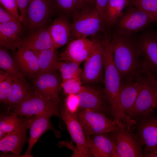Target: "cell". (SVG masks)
Returning a JSON list of instances; mask_svg holds the SVG:
<instances>
[{
  "instance_id": "cell-1",
  "label": "cell",
  "mask_w": 157,
  "mask_h": 157,
  "mask_svg": "<svg viewBox=\"0 0 157 157\" xmlns=\"http://www.w3.org/2000/svg\"><path fill=\"white\" fill-rule=\"evenodd\" d=\"M110 44L122 82L135 81L144 74L140 55L132 35L115 32L110 38Z\"/></svg>"
},
{
  "instance_id": "cell-2",
  "label": "cell",
  "mask_w": 157,
  "mask_h": 157,
  "mask_svg": "<svg viewBox=\"0 0 157 157\" xmlns=\"http://www.w3.org/2000/svg\"><path fill=\"white\" fill-rule=\"evenodd\" d=\"M142 76L135 81L122 82L115 107L111 113L114 121L121 128L131 129L137 125L136 121L131 119L129 115L140 90Z\"/></svg>"
},
{
  "instance_id": "cell-3",
  "label": "cell",
  "mask_w": 157,
  "mask_h": 157,
  "mask_svg": "<svg viewBox=\"0 0 157 157\" xmlns=\"http://www.w3.org/2000/svg\"><path fill=\"white\" fill-rule=\"evenodd\" d=\"M72 17L71 38L74 39L94 35L106 27L95 6L86 4Z\"/></svg>"
},
{
  "instance_id": "cell-4",
  "label": "cell",
  "mask_w": 157,
  "mask_h": 157,
  "mask_svg": "<svg viewBox=\"0 0 157 157\" xmlns=\"http://www.w3.org/2000/svg\"><path fill=\"white\" fill-rule=\"evenodd\" d=\"M103 92L111 112L113 110L120 89L122 81L118 70L115 65L110 44V37L104 38Z\"/></svg>"
},
{
  "instance_id": "cell-5",
  "label": "cell",
  "mask_w": 157,
  "mask_h": 157,
  "mask_svg": "<svg viewBox=\"0 0 157 157\" xmlns=\"http://www.w3.org/2000/svg\"><path fill=\"white\" fill-rule=\"evenodd\" d=\"M13 109L10 114L27 117L45 114L61 116L59 102L46 99L33 90L29 96Z\"/></svg>"
},
{
  "instance_id": "cell-6",
  "label": "cell",
  "mask_w": 157,
  "mask_h": 157,
  "mask_svg": "<svg viewBox=\"0 0 157 157\" xmlns=\"http://www.w3.org/2000/svg\"><path fill=\"white\" fill-rule=\"evenodd\" d=\"M105 114L89 109H79L77 116L85 135L110 133L124 129L119 127Z\"/></svg>"
},
{
  "instance_id": "cell-7",
  "label": "cell",
  "mask_w": 157,
  "mask_h": 157,
  "mask_svg": "<svg viewBox=\"0 0 157 157\" xmlns=\"http://www.w3.org/2000/svg\"><path fill=\"white\" fill-rule=\"evenodd\" d=\"M154 21L156 19L152 15L129 5L115 24V32L132 35Z\"/></svg>"
},
{
  "instance_id": "cell-8",
  "label": "cell",
  "mask_w": 157,
  "mask_h": 157,
  "mask_svg": "<svg viewBox=\"0 0 157 157\" xmlns=\"http://www.w3.org/2000/svg\"><path fill=\"white\" fill-rule=\"evenodd\" d=\"M54 8L51 0H30L24 27L29 33L46 26Z\"/></svg>"
},
{
  "instance_id": "cell-9",
  "label": "cell",
  "mask_w": 157,
  "mask_h": 157,
  "mask_svg": "<svg viewBox=\"0 0 157 157\" xmlns=\"http://www.w3.org/2000/svg\"><path fill=\"white\" fill-rule=\"evenodd\" d=\"M155 94L152 82L144 73L142 77L140 90L131 110L130 118H139L146 115L155 108Z\"/></svg>"
},
{
  "instance_id": "cell-10",
  "label": "cell",
  "mask_w": 157,
  "mask_h": 157,
  "mask_svg": "<svg viewBox=\"0 0 157 157\" xmlns=\"http://www.w3.org/2000/svg\"><path fill=\"white\" fill-rule=\"evenodd\" d=\"M104 38L97 39L96 46L84 62L81 80L85 83L97 82L104 79Z\"/></svg>"
},
{
  "instance_id": "cell-11",
  "label": "cell",
  "mask_w": 157,
  "mask_h": 157,
  "mask_svg": "<svg viewBox=\"0 0 157 157\" xmlns=\"http://www.w3.org/2000/svg\"><path fill=\"white\" fill-rule=\"evenodd\" d=\"M116 146L118 157H143V145L131 129H123L110 133Z\"/></svg>"
},
{
  "instance_id": "cell-12",
  "label": "cell",
  "mask_w": 157,
  "mask_h": 157,
  "mask_svg": "<svg viewBox=\"0 0 157 157\" xmlns=\"http://www.w3.org/2000/svg\"><path fill=\"white\" fill-rule=\"evenodd\" d=\"M61 117L65 123L72 140L76 145L75 157H90L92 156L88 147L85 135L79 122L77 113L71 114L63 108Z\"/></svg>"
},
{
  "instance_id": "cell-13",
  "label": "cell",
  "mask_w": 157,
  "mask_h": 157,
  "mask_svg": "<svg viewBox=\"0 0 157 157\" xmlns=\"http://www.w3.org/2000/svg\"><path fill=\"white\" fill-rule=\"evenodd\" d=\"M55 71L39 72L33 77V90L46 99L59 102L62 82Z\"/></svg>"
},
{
  "instance_id": "cell-14",
  "label": "cell",
  "mask_w": 157,
  "mask_h": 157,
  "mask_svg": "<svg viewBox=\"0 0 157 157\" xmlns=\"http://www.w3.org/2000/svg\"><path fill=\"white\" fill-rule=\"evenodd\" d=\"M97 39L91 40L87 38L73 39L60 55V60L72 61L80 64L84 62L95 49Z\"/></svg>"
},
{
  "instance_id": "cell-15",
  "label": "cell",
  "mask_w": 157,
  "mask_h": 157,
  "mask_svg": "<svg viewBox=\"0 0 157 157\" xmlns=\"http://www.w3.org/2000/svg\"><path fill=\"white\" fill-rule=\"evenodd\" d=\"M142 61L150 72L157 76V38L154 34L144 33L135 39Z\"/></svg>"
},
{
  "instance_id": "cell-16",
  "label": "cell",
  "mask_w": 157,
  "mask_h": 157,
  "mask_svg": "<svg viewBox=\"0 0 157 157\" xmlns=\"http://www.w3.org/2000/svg\"><path fill=\"white\" fill-rule=\"evenodd\" d=\"M136 125V134L144 146V157H157V119L144 120Z\"/></svg>"
},
{
  "instance_id": "cell-17",
  "label": "cell",
  "mask_w": 157,
  "mask_h": 157,
  "mask_svg": "<svg viewBox=\"0 0 157 157\" xmlns=\"http://www.w3.org/2000/svg\"><path fill=\"white\" fill-rule=\"evenodd\" d=\"M88 149L95 157H118L116 146L110 133L85 135Z\"/></svg>"
},
{
  "instance_id": "cell-18",
  "label": "cell",
  "mask_w": 157,
  "mask_h": 157,
  "mask_svg": "<svg viewBox=\"0 0 157 157\" xmlns=\"http://www.w3.org/2000/svg\"><path fill=\"white\" fill-rule=\"evenodd\" d=\"M25 30L23 25L18 21L0 23L1 46L9 49L15 53L25 36Z\"/></svg>"
},
{
  "instance_id": "cell-19",
  "label": "cell",
  "mask_w": 157,
  "mask_h": 157,
  "mask_svg": "<svg viewBox=\"0 0 157 157\" xmlns=\"http://www.w3.org/2000/svg\"><path fill=\"white\" fill-rule=\"evenodd\" d=\"M29 117L22 121L15 129L7 133L0 140L1 151L5 153L10 151L17 156L20 155L23 145L27 140V131Z\"/></svg>"
},
{
  "instance_id": "cell-20",
  "label": "cell",
  "mask_w": 157,
  "mask_h": 157,
  "mask_svg": "<svg viewBox=\"0 0 157 157\" xmlns=\"http://www.w3.org/2000/svg\"><path fill=\"white\" fill-rule=\"evenodd\" d=\"M77 95L79 99V109L92 110L105 114L111 113L103 90L85 86V90Z\"/></svg>"
},
{
  "instance_id": "cell-21",
  "label": "cell",
  "mask_w": 157,
  "mask_h": 157,
  "mask_svg": "<svg viewBox=\"0 0 157 157\" xmlns=\"http://www.w3.org/2000/svg\"><path fill=\"white\" fill-rule=\"evenodd\" d=\"M49 26L43 27L29 33L24 37L19 47L27 48L36 54L45 49L55 48Z\"/></svg>"
},
{
  "instance_id": "cell-22",
  "label": "cell",
  "mask_w": 157,
  "mask_h": 157,
  "mask_svg": "<svg viewBox=\"0 0 157 157\" xmlns=\"http://www.w3.org/2000/svg\"><path fill=\"white\" fill-rule=\"evenodd\" d=\"M53 116L48 114H42L30 117L28 129L30 130V137L27 149L23 155L31 157L33 147L40 137L46 131L53 129L50 118Z\"/></svg>"
},
{
  "instance_id": "cell-23",
  "label": "cell",
  "mask_w": 157,
  "mask_h": 157,
  "mask_svg": "<svg viewBox=\"0 0 157 157\" xmlns=\"http://www.w3.org/2000/svg\"><path fill=\"white\" fill-rule=\"evenodd\" d=\"M49 27L55 49L65 45L71 38L72 23L67 17L60 15L53 21Z\"/></svg>"
},
{
  "instance_id": "cell-24",
  "label": "cell",
  "mask_w": 157,
  "mask_h": 157,
  "mask_svg": "<svg viewBox=\"0 0 157 157\" xmlns=\"http://www.w3.org/2000/svg\"><path fill=\"white\" fill-rule=\"evenodd\" d=\"M14 53L15 62L24 73L33 78L39 72L38 56L33 51L19 47Z\"/></svg>"
},
{
  "instance_id": "cell-25",
  "label": "cell",
  "mask_w": 157,
  "mask_h": 157,
  "mask_svg": "<svg viewBox=\"0 0 157 157\" xmlns=\"http://www.w3.org/2000/svg\"><path fill=\"white\" fill-rule=\"evenodd\" d=\"M27 82L13 80L7 100L10 108H14L23 101L33 92Z\"/></svg>"
},
{
  "instance_id": "cell-26",
  "label": "cell",
  "mask_w": 157,
  "mask_h": 157,
  "mask_svg": "<svg viewBox=\"0 0 157 157\" xmlns=\"http://www.w3.org/2000/svg\"><path fill=\"white\" fill-rule=\"evenodd\" d=\"M56 49L43 50L37 54L38 58L40 72H49L58 69L60 61Z\"/></svg>"
},
{
  "instance_id": "cell-27",
  "label": "cell",
  "mask_w": 157,
  "mask_h": 157,
  "mask_svg": "<svg viewBox=\"0 0 157 157\" xmlns=\"http://www.w3.org/2000/svg\"><path fill=\"white\" fill-rule=\"evenodd\" d=\"M131 0H109L105 13L107 27L115 25L124 9L130 4Z\"/></svg>"
},
{
  "instance_id": "cell-28",
  "label": "cell",
  "mask_w": 157,
  "mask_h": 157,
  "mask_svg": "<svg viewBox=\"0 0 157 157\" xmlns=\"http://www.w3.org/2000/svg\"><path fill=\"white\" fill-rule=\"evenodd\" d=\"M1 46L0 49V67L7 72L13 80H18L27 82L20 72L14 59L5 49Z\"/></svg>"
},
{
  "instance_id": "cell-29",
  "label": "cell",
  "mask_w": 157,
  "mask_h": 157,
  "mask_svg": "<svg viewBox=\"0 0 157 157\" xmlns=\"http://www.w3.org/2000/svg\"><path fill=\"white\" fill-rule=\"evenodd\" d=\"M54 8L67 17L86 5L83 0H51Z\"/></svg>"
},
{
  "instance_id": "cell-30",
  "label": "cell",
  "mask_w": 157,
  "mask_h": 157,
  "mask_svg": "<svg viewBox=\"0 0 157 157\" xmlns=\"http://www.w3.org/2000/svg\"><path fill=\"white\" fill-rule=\"evenodd\" d=\"M80 65L74 62L61 60L58 69L61 73L62 80L73 78L81 79L82 69Z\"/></svg>"
},
{
  "instance_id": "cell-31",
  "label": "cell",
  "mask_w": 157,
  "mask_h": 157,
  "mask_svg": "<svg viewBox=\"0 0 157 157\" xmlns=\"http://www.w3.org/2000/svg\"><path fill=\"white\" fill-rule=\"evenodd\" d=\"M61 87L65 93L67 95L69 94H78L85 90V86L82 85L81 79L73 78L62 80Z\"/></svg>"
},
{
  "instance_id": "cell-32",
  "label": "cell",
  "mask_w": 157,
  "mask_h": 157,
  "mask_svg": "<svg viewBox=\"0 0 157 157\" xmlns=\"http://www.w3.org/2000/svg\"><path fill=\"white\" fill-rule=\"evenodd\" d=\"M13 81V79L6 72L0 74V101L7 104V100Z\"/></svg>"
},
{
  "instance_id": "cell-33",
  "label": "cell",
  "mask_w": 157,
  "mask_h": 157,
  "mask_svg": "<svg viewBox=\"0 0 157 157\" xmlns=\"http://www.w3.org/2000/svg\"><path fill=\"white\" fill-rule=\"evenodd\" d=\"M22 121L18 115L13 114L1 117L0 130L7 133L15 129Z\"/></svg>"
},
{
  "instance_id": "cell-34",
  "label": "cell",
  "mask_w": 157,
  "mask_h": 157,
  "mask_svg": "<svg viewBox=\"0 0 157 157\" xmlns=\"http://www.w3.org/2000/svg\"><path fill=\"white\" fill-rule=\"evenodd\" d=\"M130 4L152 15L157 21V0H131Z\"/></svg>"
},
{
  "instance_id": "cell-35",
  "label": "cell",
  "mask_w": 157,
  "mask_h": 157,
  "mask_svg": "<svg viewBox=\"0 0 157 157\" xmlns=\"http://www.w3.org/2000/svg\"><path fill=\"white\" fill-rule=\"evenodd\" d=\"M79 99L77 94L67 95L65 100V109L71 114L77 113L79 109Z\"/></svg>"
},
{
  "instance_id": "cell-36",
  "label": "cell",
  "mask_w": 157,
  "mask_h": 157,
  "mask_svg": "<svg viewBox=\"0 0 157 157\" xmlns=\"http://www.w3.org/2000/svg\"><path fill=\"white\" fill-rule=\"evenodd\" d=\"M0 2L3 8L12 14L22 24L16 0H0Z\"/></svg>"
},
{
  "instance_id": "cell-37",
  "label": "cell",
  "mask_w": 157,
  "mask_h": 157,
  "mask_svg": "<svg viewBox=\"0 0 157 157\" xmlns=\"http://www.w3.org/2000/svg\"><path fill=\"white\" fill-rule=\"evenodd\" d=\"M19 13L21 22L24 27L27 10L30 0H16Z\"/></svg>"
},
{
  "instance_id": "cell-38",
  "label": "cell",
  "mask_w": 157,
  "mask_h": 157,
  "mask_svg": "<svg viewBox=\"0 0 157 157\" xmlns=\"http://www.w3.org/2000/svg\"><path fill=\"white\" fill-rule=\"evenodd\" d=\"M16 21L19 22L12 14L2 6H0V23Z\"/></svg>"
},
{
  "instance_id": "cell-39",
  "label": "cell",
  "mask_w": 157,
  "mask_h": 157,
  "mask_svg": "<svg viewBox=\"0 0 157 157\" xmlns=\"http://www.w3.org/2000/svg\"><path fill=\"white\" fill-rule=\"evenodd\" d=\"M109 1V0H95L96 8L104 21L105 23V13Z\"/></svg>"
},
{
  "instance_id": "cell-40",
  "label": "cell",
  "mask_w": 157,
  "mask_h": 157,
  "mask_svg": "<svg viewBox=\"0 0 157 157\" xmlns=\"http://www.w3.org/2000/svg\"><path fill=\"white\" fill-rule=\"evenodd\" d=\"M144 72L149 78L153 84L155 94V108L157 109V78L146 67L144 68Z\"/></svg>"
},
{
  "instance_id": "cell-41",
  "label": "cell",
  "mask_w": 157,
  "mask_h": 157,
  "mask_svg": "<svg viewBox=\"0 0 157 157\" xmlns=\"http://www.w3.org/2000/svg\"><path fill=\"white\" fill-rule=\"evenodd\" d=\"M85 3L88 5L95 6L96 0H83Z\"/></svg>"
},
{
  "instance_id": "cell-42",
  "label": "cell",
  "mask_w": 157,
  "mask_h": 157,
  "mask_svg": "<svg viewBox=\"0 0 157 157\" xmlns=\"http://www.w3.org/2000/svg\"><path fill=\"white\" fill-rule=\"evenodd\" d=\"M7 133H5L3 131L0 130V140L2 139L6 136Z\"/></svg>"
},
{
  "instance_id": "cell-43",
  "label": "cell",
  "mask_w": 157,
  "mask_h": 157,
  "mask_svg": "<svg viewBox=\"0 0 157 157\" xmlns=\"http://www.w3.org/2000/svg\"><path fill=\"white\" fill-rule=\"evenodd\" d=\"M155 37L157 38V34H154Z\"/></svg>"
}]
</instances>
